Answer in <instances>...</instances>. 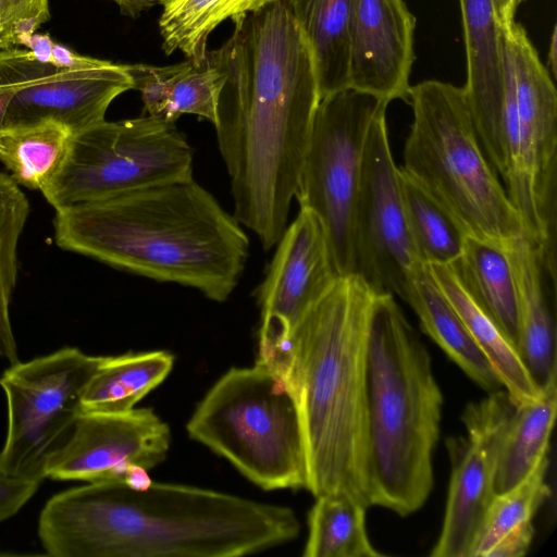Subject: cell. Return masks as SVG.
<instances>
[{"label":"cell","mask_w":557,"mask_h":557,"mask_svg":"<svg viewBox=\"0 0 557 557\" xmlns=\"http://www.w3.org/2000/svg\"><path fill=\"white\" fill-rule=\"evenodd\" d=\"M29 214V202L11 175L0 172V358L18 362L10 319V302L17 282V245Z\"/></svg>","instance_id":"32"},{"label":"cell","mask_w":557,"mask_h":557,"mask_svg":"<svg viewBox=\"0 0 557 557\" xmlns=\"http://www.w3.org/2000/svg\"><path fill=\"white\" fill-rule=\"evenodd\" d=\"M386 108L369 129L354 216V270L380 293L403 298L414 272L424 263L406 224L399 168L389 146Z\"/></svg>","instance_id":"11"},{"label":"cell","mask_w":557,"mask_h":557,"mask_svg":"<svg viewBox=\"0 0 557 557\" xmlns=\"http://www.w3.org/2000/svg\"><path fill=\"white\" fill-rule=\"evenodd\" d=\"M39 483L0 471V522L14 516L36 493Z\"/></svg>","instance_id":"34"},{"label":"cell","mask_w":557,"mask_h":557,"mask_svg":"<svg viewBox=\"0 0 557 557\" xmlns=\"http://www.w3.org/2000/svg\"><path fill=\"white\" fill-rule=\"evenodd\" d=\"M174 359L166 350L106 356L83 393L82 413H122L134 409L166 379Z\"/></svg>","instance_id":"26"},{"label":"cell","mask_w":557,"mask_h":557,"mask_svg":"<svg viewBox=\"0 0 557 557\" xmlns=\"http://www.w3.org/2000/svg\"><path fill=\"white\" fill-rule=\"evenodd\" d=\"M399 181L406 224L420 259L429 264H450L460 255L468 235L401 168Z\"/></svg>","instance_id":"31"},{"label":"cell","mask_w":557,"mask_h":557,"mask_svg":"<svg viewBox=\"0 0 557 557\" xmlns=\"http://www.w3.org/2000/svg\"><path fill=\"white\" fill-rule=\"evenodd\" d=\"M110 63V61L81 55L61 44H53L51 60V66L53 67L71 70L94 69L106 66Z\"/></svg>","instance_id":"35"},{"label":"cell","mask_w":557,"mask_h":557,"mask_svg":"<svg viewBox=\"0 0 557 557\" xmlns=\"http://www.w3.org/2000/svg\"><path fill=\"white\" fill-rule=\"evenodd\" d=\"M276 246L257 289L260 309L257 361L285 377L293 366L296 327L339 276L319 219L305 208H300Z\"/></svg>","instance_id":"12"},{"label":"cell","mask_w":557,"mask_h":557,"mask_svg":"<svg viewBox=\"0 0 557 557\" xmlns=\"http://www.w3.org/2000/svg\"><path fill=\"white\" fill-rule=\"evenodd\" d=\"M124 67L148 115L175 123L183 114H194L213 126L216 123L225 75L208 57L202 64L187 60L168 66L139 63Z\"/></svg>","instance_id":"19"},{"label":"cell","mask_w":557,"mask_h":557,"mask_svg":"<svg viewBox=\"0 0 557 557\" xmlns=\"http://www.w3.org/2000/svg\"><path fill=\"white\" fill-rule=\"evenodd\" d=\"M72 136L52 121L4 126L0 131V161L18 185L40 190L60 168Z\"/></svg>","instance_id":"30"},{"label":"cell","mask_w":557,"mask_h":557,"mask_svg":"<svg viewBox=\"0 0 557 557\" xmlns=\"http://www.w3.org/2000/svg\"><path fill=\"white\" fill-rule=\"evenodd\" d=\"M358 0H287L309 47L321 99L348 88L349 38Z\"/></svg>","instance_id":"25"},{"label":"cell","mask_w":557,"mask_h":557,"mask_svg":"<svg viewBox=\"0 0 557 557\" xmlns=\"http://www.w3.org/2000/svg\"><path fill=\"white\" fill-rule=\"evenodd\" d=\"M548 455L511 488L495 494L479 530L470 557L524 556L534 535L533 518L549 497Z\"/></svg>","instance_id":"22"},{"label":"cell","mask_w":557,"mask_h":557,"mask_svg":"<svg viewBox=\"0 0 557 557\" xmlns=\"http://www.w3.org/2000/svg\"><path fill=\"white\" fill-rule=\"evenodd\" d=\"M193 149L175 123L150 115L102 122L73 135L40 189L55 209L193 177Z\"/></svg>","instance_id":"8"},{"label":"cell","mask_w":557,"mask_h":557,"mask_svg":"<svg viewBox=\"0 0 557 557\" xmlns=\"http://www.w3.org/2000/svg\"><path fill=\"white\" fill-rule=\"evenodd\" d=\"M20 87L18 83H0V131L4 125L8 107Z\"/></svg>","instance_id":"39"},{"label":"cell","mask_w":557,"mask_h":557,"mask_svg":"<svg viewBox=\"0 0 557 557\" xmlns=\"http://www.w3.org/2000/svg\"><path fill=\"white\" fill-rule=\"evenodd\" d=\"M0 83H18L4 126L52 121L76 135L100 122L110 103L133 89L124 64L57 69L30 59L26 49L0 50Z\"/></svg>","instance_id":"14"},{"label":"cell","mask_w":557,"mask_h":557,"mask_svg":"<svg viewBox=\"0 0 557 557\" xmlns=\"http://www.w3.org/2000/svg\"><path fill=\"white\" fill-rule=\"evenodd\" d=\"M379 293L357 275L338 277L293 334L287 381L302 432L306 490L314 497L343 492L367 508V338Z\"/></svg>","instance_id":"4"},{"label":"cell","mask_w":557,"mask_h":557,"mask_svg":"<svg viewBox=\"0 0 557 557\" xmlns=\"http://www.w3.org/2000/svg\"><path fill=\"white\" fill-rule=\"evenodd\" d=\"M286 506L213 490L152 482L88 483L51 497L38 535L54 557H239L296 539Z\"/></svg>","instance_id":"2"},{"label":"cell","mask_w":557,"mask_h":557,"mask_svg":"<svg viewBox=\"0 0 557 557\" xmlns=\"http://www.w3.org/2000/svg\"><path fill=\"white\" fill-rule=\"evenodd\" d=\"M524 144L543 188L557 198V91L524 27L502 29Z\"/></svg>","instance_id":"17"},{"label":"cell","mask_w":557,"mask_h":557,"mask_svg":"<svg viewBox=\"0 0 557 557\" xmlns=\"http://www.w3.org/2000/svg\"><path fill=\"white\" fill-rule=\"evenodd\" d=\"M388 103L350 88L318 106L295 197L320 221L337 275H352L354 216L370 126Z\"/></svg>","instance_id":"9"},{"label":"cell","mask_w":557,"mask_h":557,"mask_svg":"<svg viewBox=\"0 0 557 557\" xmlns=\"http://www.w3.org/2000/svg\"><path fill=\"white\" fill-rule=\"evenodd\" d=\"M466 50L463 86L474 124L495 119L504 97V44L493 0H458Z\"/></svg>","instance_id":"20"},{"label":"cell","mask_w":557,"mask_h":557,"mask_svg":"<svg viewBox=\"0 0 557 557\" xmlns=\"http://www.w3.org/2000/svg\"><path fill=\"white\" fill-rule=\"evenodd\" d=\"M170 444L169 425L151 408L82 413L44 474L62 481L123 482L132 466L151 470L161 463Z\"/></svg>","instance_id":"15"},{"label":"cell","mask_w":557,"mask_h":557,"mask_svg":"<svg viewBox=\"0 0 557 557\" xmlns=\"http://www.w3.org/2000/svg\"><path fill=\"white\" fill-rule=\"evenodd\" d=\"M63 250L222 302L249 257L242 224L193 177L55 209Z\"/></svg>","instance_id":"3"},{"label":"cell","mask_w":557,"mask_h":557,"mask_svg":"<svg viewBox=\"0 0 557 557\" xmlns=\"http://www.w3.org/2000/svg\"><path fill=\"white\" fill-rule=\"evenodd\" d=\"M413 120L401 169L468 236L506 247L524 235L519 212L479 141L463 87L437 79L410 86Z\"/></svg>","instance_id":"6"},{"label":"cell","mask_w":557,"mask_h":557,"mask_svg":"<svg viewBox=\"0 0 557 557\" xmlns=\"http://www.w3.org/2000/svg\"><path fill=\"white\" fill-rule=\"evenodd\" d=\"M401 299L411 307L423 332L474 383L487 392L502 386L491 363L434 282L426 263L414 272Z\"/></svg>","instance_id":"21"},{"label":"cell","mask_w":557,"mask_h":557,"mask_svg":"<svg viewBox=\"0 0 557 557\" xmlns=\"http://www.w3.org/2000/svg\"><path fill=\"white\" fill-rule=\"evenodd\" d=\"M416 17L404 0H358L349 38L348 88L387 103L408 100Z\"/></svg>","instance_id":"16"},{"label":"cell","mask_w":557,"mask_h":557,"mask_svg":"<svg viewBox=\"0 0 557 557\" xmlns=\"http://www.w3.org/2000/svg\"><path fill=\"white\" fill-rule=\"evenodd\" d=\"M449 267L465 290L517 348L518 295L507 248L467 236L460 255Z\"/></svg>","instance_id":"24"},{"label":"cell","mask_w":557,"mask_h":557,"mask_svg":"<svg viewBox=\"0 0 557 557\" xmlns=\"http://www.w3.org/2000/svg\"><path fill=\"white\" fill-rule=\"evenodd\" d=\"M556 413L557 380L544 386L536 399L516 406L498 451L495 494L518 484L548 455Z\"/></svg>","instance_id":"27"},{"label":"cell","mask_w":557,"mask_h":557,"mask_svg":"<svg viewBox=\"0 0 557 557\" xmlns=\"http://www.w3.org/2000/svg\"><path fill=\"white\" fill-rule=\"evenodd\" d=\"M518 295L517 350L540 389L557 380L556 287L552 269L524 234L506 246Z\"/></svg>","instance_id":"18"},{"label":"cell","mask_w":557,"mask_h":557,"mask_svg":"<svg viewBox=\"0 0 557 557\" xmlns=\"http://www.w3.org/2000/svg\"><path fill=\"white\" fill-rule=\"evenodd\" d=\"M515 408L506 391L490 392L487 397L465 408L461 421L467 436L447 438L451 472L443 524L432 557H470L495 495L498 451Z\"/></svg>","instance_id":"13"},{"label":"cell","mask_w":557,"mask_h":557,"mask_svg":"<svg viewBox=\"0 0 557 557\" xmlns=\"http://www.w3.org/2000/svg\"><path fill=\"white\" fill-rule=\"evenodd\" d=\"M103 360L65 347L10 364L0 379L8 408L0 471L45 479V466L71 434L82 414L83 393Z\"/></svg>","instance_id":"10"},{"label":"cell","mask_w":557,"mask_h":557,"mask_svg":"<svg viewBox=\"0 0 557 557\" xmlns=\"http://www.w3.org/2000/svg\"><path fill=\"white\" fill-rule=\"evenodd\" d=\"M233 22L231 37L207 52L225 75L214 127L233 215L268 251L286 228L321 96L287 0Z\"/></svg>","instance_id":"1"},{"label":"cell","mask_w":557,"mask_h":557,"mask_svg":"<svg viewBox=\"0 0 557 557\" xmlns=\"http://www.w3.org/2000/svg\"><path fill=\"white\" fill-rule=\"evenodd\" d=\"M557 34L556 26L553 28V33L549 40L548 54H547V70L553 77L556 76V63H557Z\"/></svg>","instance_id":"40"},{"label":"cell","mask_w":557,"mask_h":557,"mask_svg":"<svg viewBox=\"0 0 557 557\" xmlns=\"http://www.w3.org/2000/svg\"><path fill=\"white\" fill-rule=\"evenodd\" d=\"M277 0H170L159 20L165 54L182 51L196 64L207 57L211 32L226 20L257 12Z\"/></svg>","instance_id":"28"},{"label":"cell","mask_w":557,"mask_h":557,"mask_svg":"<svg viewBox=\"0 0 557 557\" xmlns=\"http://www.w3.org/2000/svg\"><path fill=\"white\" fill-rule=\"evenodd\" d=\"M3 0H0V33H1V12H2Z\"/></svg>","instance_id":"41"},{"label":"cell","mask_w":557,"mask_h":557,"mask_svg":"<svg viewBox=\"0 0 557 557\" xmlns=\"http://www.w3.org/2000/svg\"><path fill=\"white\" fill-rule=\"evenodd\" d=\"M53 44L54 41L48 33L39 34L35 32L20 37L15 47L23 46L28 51L30 59L40 64L51 65Z\"/></svg>","instance_id":"36"},{"label":"cell","mask_w":557,"mask_h":557,"mask_svg":"<svg viewBox=\"0 0 557 557\" xmlns=\"http://www.w3.org/2000/svg\"><path fill=\"white\" fill-rule=\"evenodd\" d=\"M367 507L352 496L326 493L315 497L308 515L304 557H381L366 525Z\"/></svg>","instance_id":"29"},{"label":"cell","mask_w":557,"mask_h":557,"mask_svg":"<svg viewBox=\"0 0 557 557\" xmlns=\"http://www.w3.org/2000/svg\"><path fill=\"white\" fill-rule=\"evenodd\" d=\"M525 0H493L496 20L502 29H507L516 22L519 5Z\"/></svg>","instance_id":"37"},{"label":"cell","mask_w":557,"mask_h":557,"mask_svg":"<svg viewBox=\"0 0 557 557\" xmlns=\"http://www.w3.org/2000/svg\"><path fill=\"white\" fill-rule=\"evenodd\" d=\"M366 364L372 506L408 516L433 488L443 395L428 348L392 294L374 300Z\"/></svg>","instance_id":"5"},{"label":"cell","mask_w":557,"mask_h":557,"mask_svg":"<svg viewBox=\"0 0 557 557\" xmlns=\"http://www.w3.org/2000/svg\"><path fill=\"white\" fill-rule=\"evenodd\" d=\"M114 1L123 15L135 18L147 9L157 4L165 5L170 0H112Z\"/></svg>","instance_id":"38"},{"label":"cell","mask_w":557,"mask_h":557,"mask_svg":"<svg viewBox=\"0 0 557 557\" xmlns=\"http://www.w3.org/2000/svg\"><path fill=\"white\" fill-rule=\"evenodd\" d=\"M426 265L512 403L519 406L536 399L541 389L527 371L516 346L465 290L449 264Z\"/></svg>","instance_id":"23"},{"label":"cell","mask_w":557,"mask_h":557,"mask_svg":"<svg viewBox=\"0 0 557 557\" xmlns=\"http://www.w3.org/2000/svg\"><path fill=\"white\" fill-rule=\"evenodd\" d=\"M49 17L48 0H3L0 50L15 47L20 37L35 33Z\"/></svg>","instance_id":"33"},{"label":"cell","mask_w":557,"mask_h":557,"mask_svg":"<svg viewBox=\"0 0 557 557\" xmlns=\"http://www.w3.org/2000/svg\"><path fill=\"white\" fill-rule=\"evenodd\" d=\"M186 431L264 491L306 488L295 399L285 381L259 361L226 371L197 405Z\"/></svg>","instance_id":"7"}]
</instances>
